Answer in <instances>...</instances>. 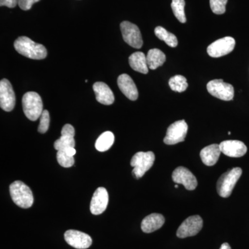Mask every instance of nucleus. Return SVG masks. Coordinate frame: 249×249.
I'll return each mask as SVG.
<instances>
[{
  "mask_svg": "<svg viewBox=\"0 0 249 249\" xmlns=\"http://www.w3.org/2000/svg\"><path fill=\"white\" fill-rule=\"evenodd\" d=\"M61 135L70 136V137H74V127L70 124H65L62 129Z\"/></svg>",
  "mask_w": 249,
  "mask_h": 249,
  "instance_id": "7c9ffc66",
  "label": "nucleus"
},
{
  "mask_svg": "<svg viewBox=\"0 0 249 249\" xmlns=\"http://www.w3.org/2000/svg\"><path fill=\"white\" fill-rule=\"evenodd\" d=\"M155 160V154L152 152H139L133 156L130 164L133 167L132 174L134 178H142L145 173L152 168Z\"/></svg>",
  "mask_w": 249,
  "mask_h": 249,
  "instance_id": "39448f33",
  "label": "nucleus"
},
{
  "mask_svg": "<svg viewBox=\"0 0 249 249\" xmlns=\"http://www.w3.org/2000/svg\"><path fill=\"white\" fill-rule=\"evenodd\" d=\"M149 69L155 70L164 64L166 57L163 52L158 49H152L149 51L146 56Z\"/></svg>",
  "mask_w": 249,
  "mask_h": 249,
  "instance_id": "412c9836",
  "label": "nucleus"
},
{
  "mask_svg": "<svg viewBox=\"0 0 249 249\" xmlns=\"http://www.w3.org/2000/svg\"><path fill=\"white\" fill-rule=\"evenodd\" d=\"M219 249H231V246L229 245V244L225 242V243L222 244Z\"/></svg>",
  "mask_w": 249,
  "mask_h": 249,
  "instance_id": "72a5a7b5",
  "label": "nucleus"
},
{
  "mask_svg": "<svg viewBox=\"0 0 249 249\" xmlns=\"http://www.w3.org/2000/svg\"><path fill=\"white\" fill-rule=\"evenodd\" d=\"M178 184H177L176 186H175V188H178Z\"/></svg>",
  "mask_w": 249,
  "mask_h": 249,
  "instance_id": "f704fd0d",
  "label": "nucleus"
},
{
  "mask_svg": "<svg viewBox=\"0 0 249 249\" xmlns=\"http://www.w3.org/2000/svg\"><path fill=\"white\" fill-rule=\"evenodd\" d=\"M156 36L160 40L164 41L169 47L175 48L178 45V40L176 36L162 27H157L155 29Z\"/></svg>",
  "mask_w": 249,
  "mask_h": 249,
  "instance_id": "5701e85b",
  "label": "nucleus"
},
{
  "mask_svg": "<svg viewBox=\"0 0 249 249\" xmlns=\"http://www.w3.org/2000/svg\"><path fill=\"white\" fill-rule=\"evenodd\" d=\"M56 157L59 164L64 168H70L74 164L73 157L67 155L63 150H58Z\"/></svg>",
  "mask_w": 249,
  "mask_h": 249,
  "instance_id": "bb28decb",
  "label": "nucleus"
},
{
  "mask_svg": "<svg viewBox=\"0 0 249 249\" xmlns=\"http://www.w3.org/2000/svg\"><path fill=\"white\" fill-rule=\"evenodd\" d=\"M185 4L186 3H185L184 0H173L172 1L171 7L173 14L177 19L181 23L186 22V17L184 11Z\"/></svg>",
  "mask_w": 249,
  "mask_h": 249,
  "instance_id": "393cba45",
  "label": "nucleus"
},
{
  "mask_svg": "<svg viewBox=\"0 0 249 249\" xmlns=\"http://www.w3.org/2000/svg\"><path fill=\"white\" fill-rule=\"evenodd\" d=\"M170 88L176 92H183L188 88V83L186 78L181 75H177L172 77L169 80Z\"/></svg>",
  "mask_w": 249,
  "mask_h": 249,
  "instance_id": "b1692460",
  "label": "nucleus"
},
{
  "mask_svg": "<svg viewBox=\"0 0 249 249\" xmlns=\"http://www.w3.org/2000/svg\"><path fill=\"white\" fill-rule=\"evenodd\" d=\"M19 4V0H0V6L9 8L16 7Z\"/></svg>",
  "mask_w": 249,
  "mask_h": 249,
  "instance_id": "2f4dec72",
  "label": "nucleus"
},
{
  "mask_svg": "<svg viewBox=\"0 0 249 249\" xmlns=\"http://www.w3.org/2000/svg\"><path fill=\"white\" fill-rule=\"evenodd\" d=\"M65 240L69 245L77 249H88L92 244V239L89 235L76 230L67 231Z\"/></svg>",
  "mask_w": 249,
  "mask_h": 249,
  "instance_id": "ddd939ff",
  "label": "nucleus"
},
{
  "mask_svg": "<svg viewBox=\"0 0 249 249\" xmlns=\"http://www.w3.org/2000/svg\"><path fill=\"white\" fill-rule=\"evenodd\" d=\"M242 174V170L240 168H234L223 174L217 183V193L219 196L224 198L231 196Z\"/></svg>",
  "mask_w": 249,
  "mask_h": 249,
  "instance_id": "20e7f679",
  "label": "nucleus"
},
{
  "mask_svg": "<svg viewBox=\"0 0 249 249\" xmlns=\"http://www.w3.org/2000/svg\"><path fill=\"white\" fill-rule=\"evenodd\" d=\"M114 134L109 131L105 132L96 140L95 147L99 152H106L109 150L114 142Z\"/></svg>",
  "mask_w": 249,
  "mask_h": 249,
  "instance_id": "4be33fe9",
  "label": "nucleus"
},
{
  "mask_svg": "<svg viewBox=\"0 0 249 249\" xmlns=\"http://www.w3.org/2000/svg\"><path fill=\"white\" fill-rule=\"evenodd\" d=\"M129 64L132 70L139 73L147 74L149 67L147 63L146 55L142 52H137L129 57Z\"/></svg>",
  "mask_w": 249,
  "mask_h": 249,
  "instance_id": "aec40b11",
  "label": "nucleus"
},
{
  "mask_svg": "<svg viewBox=\"0 0 249 249\" xmlns=\"http://www.w3.org/2000/svg\"><path fill=\"white\" fill-rule=\"evenodd\" d=\"M118 86L124 96L131 101H136L139 97V91L135 83L129 75L124 73L119 76Z\"/></svg>",
  "mask_w": 249,
  "mask_h": 249,
  "instance_id": "dca6fc26",
  "label": "nucleus"
},
{
  "mask_svg": "<svg viewBox=\"0 0 249 249\" xmlns=\"http://www.w3.org/2000/svg\"><path fill=\"white\" fill-rule=\"evenodd\" d=\"M203 227V220L200 216L193 215L187 218L178 227L177 236L179 238H186L196 235Z\"/></svg>",
  "mask_w": 249,
  "mask_h": 249,
  "instance_id": "9d476101",
  "label": "nucleus"
},
{
  "mask_svg": "<svg viewBox=\"0 0 249 249\" xmlns=\"http://www.w3.org/2000/svg\"><path fill=\"white\" fill-rule=\"evenodd\" d=\"M164 223L165 218L161 214H150L142 219V229L145 233H150L160 229Z\"/></svg>",
  "mask_w": 249,
  "mask_h": 249,
  "instance_id": "a211bd4d",
  "label": "nucleus"
},
{
  "mask_svg": "<svg viewBox=\"0 0 249 249\" xmlns=\"http://www.w3.org/2000/svg\"><path fill=\"white\" fill-rule=\"evenodd\" d=\"M235 40L232 37H224L214 41L207 48V53L213 58H219L233 51Z\"/></svg>",
  "mask_w": 249,
  "mask_h": 249,
  "instance_id": "1a4fd4ad",
  "label": "nucleus"
},
{
  "mask_svg": "<svg viewBox=\"0 0 249 249\" xmlns=\"http://www.w3.org/2000/svg\"><path fill=\"white\" fill-rule=\"evenodd\" d=\"M188 124L184 120L176 121L167 129L163 142L167 145H175L184 142L188 132Z\"/></svg>",
  "mask_w": 249,
  "mask_h": 249,
  "instance_id": "6e6552de",
  "label": "nucleus"
},
{
  "mask_svg": "<svg viewBox=\"0 0 249 249\" xmlns=\"http://www.w3.org/2000/svg\"><path fill=\"white\" fill-rule=\"evenodd\" d=\"M75 145L76 142H75L74 137L61 135L60 138L54 142V148L58 151L68 147H75Z\"/></svg>",
  "mask_w": 249,
  "mask_h": 249,
  "instance_id": "a878e982",
  "label": "nucleus"
},
{
  "mask_svg": "<svg viewBox=\"0 0 249 249\" xmlns=\"http://www.w3.org/2000/svg\"><path fill=\"white\" fill-rule=\"evenodd\" d=\"M16 106V95L9 80L4 78L0 81V107L3 110L11 111Z\"/></svg>",
  "mask_w": 249,
  "mask_h": 249,
  "instance_id": "9b49d317",
  "label": "nucleus"
},
{
  "mask_svg": "<svg viewBox=\"0 0 249 249\" xmlns=\"http://www.w3.org/2000/svg\"><path fill=\"white\" fill-rule=\"evenodd\" d=\"M174 182L182 184L188 191H193L197 186V180L188 168L179 166L174 170L172 175Z\"/></svg>",
  "mask_w": 249,
  "mask_h": 249,
  "instance_id": "f8f14e48",
  "label": "nucleus"
},
{
  "mask_svg": "<svg viewBox=\"0 0 249 249\" xmlns=\"http://www.w3.org/2000/svg\"><path fill=\"white\" fill-rule=\"evenodd\" d=\"M228 0H210V6L214 14L222 15L226 12Z\"/></svg>",
  "mask_w": 249,
  "mask_h": 249,
  "instance_id": "cd10ccee",
  "label": "nucleus"
},
{
  "mask_svg": "<svg viewBox=\"0 0 249 249\" xmlns=\"http://www.w3.org/2000/svg\"><path fill=\"white\" fill-rule=\"evenodd\" d=\"M49 124H50V116L49 111L44 110L40 116V124H39L38 132L41 134H45L49 129Z\"/></svg>",
  "mask_w": 249,
  "mask_h": 249,
  "instance_id": "c85d7f7f",
  "label": "nucleus"
},
{
  "mask_svg": "<svg viewBox=\"0 0 249 249\" xmlns=\"http://www.w3.org/2000/svg\"><path fill=\"white\" fill-rule=\"evenodd\" d=\"M40 0H19V8L23 11H28L31 9L33 5L36 2H38Z\"/></svg>",
  "mask_w": 249,
  "mask_h": 249,
  "instance_id": "c756f323",
  "label": "nucleus"
},
{
  "mask_svg": "<svg viewBox=\"0 0 249 249\" xmlns=\"http://www.w3.org/2000/svg\"><path fill=\"white\" fill-rule=\"evenodd\" d=\"M207 90L213 96L222 101H229L233 99V86L223 80H211L207 84Z\"/></svg>",
  "mask_w": 249,
  "mask_h": 249,
  "instance_id": "423d86ee",
  "label": "nucleus"
},
{
  "mask_svg": "<svg viewBox=\"0 0 249 249\" xmlns=\"http://www.w3.org/2000/svg\"><path fill=\"white\" fill-rule=\"evenodd\" d=\"M220 147L218 144H212L204 147L200 152L201 160L205 165L212 166L217 163L221 154Z\"/></svg>",
  "mask_w": 249,
  "mask_h": 249,
  "instance_id": "6ab92c4d",
  "label": "nucleus"
},
{
  "mask_svg": "<svg viewBox=\"0 0 249 249\" xmlns=\"http://www.w3.org/2000/svg\"><path fill=\"white\" fill-rule=\"evenodd\" d=\"M93 89L98 102L110 106L114 102V95L109 87L103 82H97L93 85Z\"/></svg>",
  "mask_w": 249,
  "mask_h": 249,
  "instance_id": "f3484780",
  "label": "nucleus"
},
{
  "mask_svg": "<svg viewBox=\"0 0 249 249\" xmlns=\"http://www.w3.org/2000/svg\"><path fill=\"white\" fill-rule=\"evenodd\" d=\"M10 195L15 204L22 208L29 209L34 204V196L29 186L22 181H16L9 187Z\"/></svg>",
  "mask_w": 249,
  "mask_h": 249,
  "instance_id": "f03ea898",
  "label": "nucleus"
},
{
  "mask_svg": "<svg viewBox=\"0 0 249 249\" xmlns=\"http://www.w3.org/2000/svg\"><path fill=\"white\" fill-rule=\"evenodd\" d=\"M221 152L230 157H241L247 152V147L243 142L237 140L224 141L219 144Z\"/></svg>",
  "mask_w": 249,
  "mask_h": 249,
  "instance_id": "2eb2a0df",
  "label": "nucleus"
},
{
  "mask_svg": "<svg viewBox=\"0 0 249 249\" xmlns=\"http://www.w3.org/2000/svg\"><path fill=\"white\" fill-rule=\"evenodd\" d=\"M22 107L25 116L32 121L40 118L44 111L42 98L34 91H29L23 96Z\"/></svg>",
  "mask_w": 249,
  "mask_h": 249,
  "instance_id": "7ed1b4c3",
  "label": "nucleus"
},
{
  "mask_svg": "<svg viewBox=\"0 0 249 249\" xmlns=\"http://www.w3.org/2000/svg\"><path fill=\"white\" fill-rule=\"evenodd\" d=\"M121 31L123 38L126 43L134 48H142L143 43L142 34L136 24L128 21H124L121 22Z\"/></svg>",
  "mask_w": 249,
  "mask_h": 249,
  "instance_id": "0eeeda50",
  "label": "nucleus"
},
{
  "mask_svg": "<svg viewBox=\"0 0 249 249\" xmlns=\"http://www.w3.org/2000/svg\"><path fill=\"white\" fill-rule=\"evenodd\" d=\"M14 47L21 55L34 60H42L47 55L45 46L36 43L26 36L18 37L15 41Z\"/></svg>",
  "mask_w": 249,
  "mask_h": 249,
  "instance_id": "f257e3e1",
  "label": "nucleus"
},
{
  "mask_svg": "<svg viewBox=\"0 0 249 249\" xmlns=\"http://www.w3.org/2000/svg\"><path fill=\"white\" fill-rule=\"evenodd\" d=\"M109 202V195L107 190L100 187L95 191L90 204V211L95 215L102 214L107 209Z\"/></svg>",
  "mask_w": 249,
  "mask_h": 249,
  "instance_id": "4468645a",
  "label": "nucleus"
},
{
  "mask_svg": "<svg viewBox=\"0 0 249 249\" xmlns=\"http://www.w3.org/2000/svg\"><path fill=\"white\" fill-rule=\"evenodd\" d=\"M63 150L67 155L72 156V157H73L76 153V150H75V147H68V148L64 149V150Z\"/></svg>",
  "mask_w": 249,
  "mask_h": 249,
  "instance_id": "473e14b6",
  "label": "nucleus"
}]
</instances>
